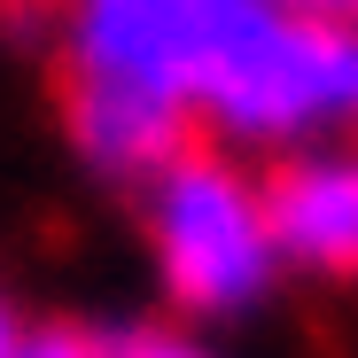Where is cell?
Returning a JSON list of instances; mask_svg holds the SVG:
<instances>
[{"label": "cell", "mask_w": 358, "mask_h": 358, "mask_svg": "<svg viewBox=\"0 0 358 358\" xmlns=\"http://www.w3.org/2000/svg\"><path fill=\"white\" fill-rule=\"evenodd\" d=\"M195 133L226 156H296L320 141L358 133V31L280 8V0H242L218 63L195 101Z\"/></svg>", "instance_id": "cell-1"}, {"label": "cell", "mask_w": 358, "mask_h": 358, "mask_svg": "<svg viewBox=\"0 0 358 358\" xmlns=\"http://www.w3.org/2000/svg\"><path fill=\"white\" fill-rule=\"evenodd\" d=\"M133 195H141V242H148L156 296L179 320L234 327L257 304H273V288L288 273H280V242H273L265 179L242 156L187 141Z\"/></svg>", "instance_id": "cell-2"}, {"label": "cell", "mask_w": 358, "mask_h": 358, "mask_svg": "<svg viewBox=\"0 0 358 358\" xmlns=\"http://www.w3.org/2000/svg\"><path fill=\"white\" fill-rule=\"evenodd\" d=\"M234 16H242V0H63L55 8L63 86L156 101L195 133V101Z\"/></svg>", "instance_id": "cell-3"}, {"label": "cell", "mask_w": 358, "mask_h": 358, "mask_svg": "<svg viewBox=\"0 0 358 358\" xmlns=\"http://www.w3.org/2000/svg\"><path fill=\"white\" fill-rule=\"evenodd\" d=\"M280 273L304 280H358V141H320L257 171Z\"/></svg>", "instance_id": "cell-4"}, {"label": "cell", "mask_w": 358, "mask_h": 358, "mask_svg": "<svg viewBox=\"0 0 358 358\" xmlns=\"http://www.w3.org/2000/svg\"><path fill=\"white\" fill-rule=\"evenodd\" d=\"M63 133H71V156L109 187H141L195 141L171 109L133 101V94H101V86H63Z\"/></svg>", "instance_id": "cell-5"}, {"label": "cell", "mask_w": 358, "mask_h": 358, "mask_svg": "<svg viewBox=\"0 0 358 358\" xmlns=\"http://www.w3.org/2000/svg\"><path fill=\"white\" fill-rule=\"evenodd\" d=\"M86 358H226V350L187 335V327L141 320V327H86Z\"/></svg>", "instance_id": "cell-6"}, {"label": "cell", "mask_w": 358, "mask_h": 358, "mask_svg": "<svg viewBox=\"0 0 358 358\" xmlns=\"http://www.w3.org/2000/svg\"><path fill=\"white\" fill-rule=\"evenodd\" d=\"M16 358H86V327H31Z\"/></svg>", "instance_id": "cell-7"}, {"label": "cell", "mask_w": 358, "mask_h": 358, "mask_svg": "<svg viewBox=\"0 0 358 358\" xmlns=\"http://www.w3.org/2000/svg\"><path fill=\"white\" fill-rule=\"evenodd\" d=\"M24 335H31V327H24V304L0 288V358H16V350H24Z\"/></svg>", "instance_id": "cell-8"}, {"label": "cell", "mask_w": 358, "mask_h": 358, "mask_svg": "<svg viewBox=\"0 0 358 358\" xmlns=\"http://www.w3.org/2000/svg\"><path fill=\"white\" fill-rule=\"evenodd\" d=\"M280 8H304V16H327V24H350L358 31V0H280Z\"/></svg>", "instance_id": "cell-9"}, {"label": "cell", "mask_w": 358, "mask_h": 358, "mask_svg": "<svg viewBox=\"0 0 358 358\" xmlns=\"http://www.w3.org/2000/svg\"><path fill=\"white\" fill-rule=\"evenodd\" d=\"M0 8H63V0H0Z\"/></svg>", "instance_id": "cell-10"}]
</instances>
